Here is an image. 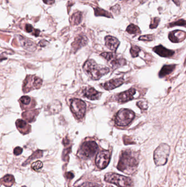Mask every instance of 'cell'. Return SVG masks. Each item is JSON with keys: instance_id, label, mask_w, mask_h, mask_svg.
I'll list each match as a JSON object with an SVG mask.
<instances>
[{"instance_id": "obj_41", "label": "cell", "mask_w": 186, "mask_h": 187, "mask_svg": "<svg viewBox=\"0 0 186 187\" xmlns=\"http://www.w3.org/2000/svg\"><path fill=\"white\" fill-rule=\"evenodd\" d=\"M173 1H174V2L176 3V5H177V6H179L180 4V2L179 0H173Z\"/></svg>"}, {"instance_id": "obj_37", "label": "cell", "mask_w": 186, "mask_h": 187, "mask_svg": "<svg viewBox=\"0 0 186 187\" xmlns=\"http://www.w3.org/2000/svg\"><path fill=\"white\" fill-rule=\"evenodd\" d=\"M22 152H23V148H21L20 147H17L14 148V154L15 155H19L21 154Z\"/></svg>"}, {"instance_id": "obj_11", "label": "cell", "mask_w": 186, "mask_h": 187, "mask_svg": "<svg viewBox=\"0 0 186 187\" xmlns=\"http://www.w3.org/2000/svg\"><path fill=\"white\" fill-rule=\"evenodd\" d=\"M186 38V33L181 30H175L169 33V38L173 43L182 42Z\"/></svg>"}, {"instance_id": "obj_14", "label": "cell", "mask_w": 186, "mask_h": 187, "mask_svg": "<svg viewBox=\"0 0 186 187\" xmlns=\"http://www.w3.org/2000/svg\"><path fill=\"white\" fill-rule=\"evenodd\" d=\"M105 46L112 52H116L120 45V41L116 38L108 36L105 38Z\"/></svg>"}, {"instance_id": "obj_33", "label": "cell", "mask_w": 186, "mask_h": 187, "mask_svg": "<svg viewBox=\"0 0 186 187\" xmlns=\"http://www.w3.org/2000/svg\"><path fill=\"white\" fill-rule=\"evenodd\" d=\"M137 106L142 110H146L148 108V105H147V103L146 102L144 101H139L137 102Z\"/></svg>"}, {"instance_id": "obj_6", "label": "cell", "mask_w": 186, "mask_h": 187, "mask_svg": "<svg viewBox=\"0 0 186 187\" xmlns=\"http://www.w3.org/2000/svg\"><path fill=\"white\" fill-rule=\"evenodd\" d=\"M134 117L135 113L132 110L122 108L117 113L115 122L117 126H127L132 122Z\"/></svg>"}, {"instance_id": "obj_16", "label": "cell", "mask_w": 186, "mask_h": 187, "mask_svg": "<svg viewBox=\"0 0 186 187\" xmlns=\"http://www.w3.org/2000/svg\"><path fill=\"white\" fill-rule=\"evenodd\" d=\"M19 40L21 43L22 47L24 49H26L29 51H34L36 49V46L34 42H32L31 40H29L28 38H25L20 36Z\"/></svg>"}, {"instance_id": "obj_21", "label": "cell", "mask_w": 186, "mask_h": 187, "mask_svg": "<svg viewBox=\"0 0 186 187\" xmlns=\"http://www.w3.org/2000/svg\"><path fill=\"white\" fill-rule=\"evenodd\" d=\"M42 156H43V151L40 150H38L37 151L34 152L32 154V155L29 157L28 159L25 163H23V166H26V165L29 164L31 161H32V160L35 159H37V158H41V157H42Z\"/></svg>"}, {"instance_id": "obj_28", "label": "cell", "mask_w": 186, "mask_h": 187, "mask_svg": "<svg viewBox=\"0 0 186 187\" xmlns=\"http://www.w3.org/2000/svg\"><path fill=\"white\" fill-rule=\"evenodd\" d=\"M101 56L104 57L108 61H110L112 60V59L114 58L115 56H116L115 54L112 53H108V52H104L100 54Z\"/></svg>"}, {"instance_id": "obj_35", "label": "cell", "mask_w": 186, "mask_h": 187, "mask_svg": "<svg viewBox=\"0 0 186 187\" xmlns=\"http://www.w3.org/2000/svg\"><path fill=\"white\" fill-rule=\"evenodd\" d=\"M123 142H124V143L126 145H132V144H135V143L132 140V139L129 137H128V136H125L124 137H123Z\"/></svg>"}, {"instance_id": "obj_27", "label": "cell", "mask_w": 186, "mask_h": 187, "mask_svg": "<svg viewBox=\"0 0 186 187\" xmlns=\"http://www.w3.org/2000/svg\"><path fill=\"white\" fill-rule=\"evenodd\" d=\"M43 164L42 161H37L32 164L31 167L35 171H40L41 170V168L43 167Z\"/></svg>"}, {"instance_id": "obj_8", "label": "cell", "mask_w": 186, "mask_h": 187, "mask_svg": "<svg viewBox=\"0 0 186 187\" xmlns=\"http://www.w3.org/2000/svg\"><path fill=\"white\" fill-rule=\"evenodd\" d=\"M42 84V80L35 76H28L23 82V91L28 92L31 90L39 89Z\"/></svg>"}, {"instance_id": "obj_20", "label": "cell", "mask_w": 186, "mask_h": 187, "mask_svg": "<svg viewBox=\"0 0 186 187\" xmlns=\"http://www.w3.org/2000/svg\"><path fill=\"white\" fill-rule=\"evenodd\" d=\"M82 20V13L81 12H77L73 14L70 19V23L72 25H78L81 23Z\"/></svg>"}, {"instance_id": "obj_24", "label": "cell", "mask_w": 186, "mask_h": 187, "mask_svg": "<svg viewBox=\"0 0 186 187\" xmlns=\"http://www.w3.org/2000/svg\"><path fill=\"white\" fill-rule=\"evenodd\" d=\"M25 30L28 33H32L33 35L38 36L40 35V31L39 30L34 29L32 26L30 24H26L25 26Z\"/></svg>"}, {"instance_id": "obj_42", "label": "cell", "mask_w": 186, "mask_h": 187, "mask_svg": "<svg viewBox=\"0 0 186 187\" xmlns=\"http://www.w3.org/2000/svg\"><path fill=\"white\" fill-rule=\"evenodd\" d=\"M107 187H112V186H110V185H108V186H107Z\"/></svg>"}, {"instance_id": "obj_43", "label": "cell", "mask_w": 186, "mask_h": 187, "mask_svg": "<svg viewBox=\"0 0 186 187\" xmlns=\"http://www.w3.org/2000/svg\"><path fill=\"white\" fill-rule=\"evenodd\" d=\"M26 187V186H25V185H24V186H23V187Z\"/></svg>"}, {"instance_id": "obj_39", "label": "cell", "mask_w": 186, "mask_h": 187, "mask_svg": "<svg viewBox=\"0 0 186 187\" xmlns=\"http://www.w3.org/2000/svg\"><path fill=\"white\" fill-rule=\"evenodd\" d=\"M43 1L47 5H52L55 2V0H43Z\"/></svg>"}, {"instance_id": "obj_25", "label": "cell", "mask_w": 186, "mask_h": 187, "mask_svg": "<svg viewBox=\"0 0 186 187\" xmlns=\"http://www.w3.org/2000/svg\"><path fill=\"white\" fill-rule=\"evenodd\" d=\"M141 51L139 47L137 46H133L130 49V53L131 55L133 58H136L139 55L140 52Z\"/></svg>"}, {"instance_id": "obj_26", "label": "cell", "mask_w": 186, "mask_h": 187, "mask_svg": "<svg viewBox=\"0 0 186 187\" xmlns=\"http://www.w3.org/2000/svg\"><path fill=\"white\" fill-rule=\"evenodd\" d=\"M185 26L186 27V21L184 19H180L179 20L176 21H175L173 23L169 24L168 27H173V26Z\"/></svg>"}, {"instance_id": "obj_4", "label": "cell", "mask_w": 186, "mask_h": 187, "mask_svg": "<svg viewBox=\"0 0 186 187\" xmlns=\"http://www.w3.org/2000/svg\"><path fill=\"white\" fill-rule=\"evenodd\" d=\"M105 180L119 187H132L133 185V180L130 178L117 173H107L105 176Z\"/></svg>"}, {"instance_id": "obj_7", "label": "cell", "mask_w": 186, "mask_h": 187, "mask_svg": "<svg viewBox=\"0 0 186 187\" xmlns=\"http://www.w3.org/2000/svg\"><path fill=\"white\" fill-rule=\"evenodd\" d=\"M86 105L83 101L74 98L71 100L70 110L78 120H82L86 112Z\"/></svg>"}, {"instance_id": "obj_15", "label": "cell", "mask_w": 186, "mask_h": 187, "mask_svg": "<svg viewBox=\"0 0 186 187\" xmlns=\"http://www.w3.org/2000/svg\"><path fill=\"white\" fill-rule=\"evenodd\" d=\"M153 50L159 56L164 57V58L171 57L175 53L173 50L167 49L166 48L163 47L161 45L154 47L153 48Z\"/></svg>"}, {"instance_id": "obj_9", "label": "cell", "mask_w": 186, "mask_h": 187, "mask_svg": "<svg viewBox=\"0 0 186 187\" xmlns=\"http://www.w3.org/2000/svg\"><path fill=\"white\" fill-rule=\"evenodd\" d=\"M110 153L108 150H102L99 152L95 158V164L101 170L107 167L110 160Z\"/></svg>"}, {"instance_id": "obj_40", "label": "cell", "mask_w": 186, "mask_h": 187, "mask_svg": "<svg viewBox=\"0 0 186 187\" xmlns=\"http://www.w3.org/2000/svg\"><path fill=\"white\" fill-rule=\"evenodd\" d=\"M47 41L45 40H42L40 42V45L41 47H45L46 45L49 43H47Z\"/></svg>"}, {"instance_id": "obj_34", "label": "cell", "mask_w": 186, "mask_h": 187, "mask_svg": "<svg viewBox=\"0 0 186 187\" xmlns=\"http://www.w3.org/2000/svg\"><path fill=\"white\" fill-rule=\"evenodd\" d=\"M20 101L21 103L26 105H28L29 103H30L31 98L28 96H22L20 99Z\"/></svg>"}, {"instance_id": "obj_38", "label": "cell", "mask_w": 186, "mask_h": 187, "mask_svg": "<svg viewBox=\"0 0 186 187\" xmlns=\"http://www.w3.org/2000/svg\"><path fill=\"white\" fill-rule=\"evenodd\" d=\"M66 178H67V179L72 180V179H73V178H74V176L73 175V173L70 172H68L66 173Z\"/></svg>"}, {"instance_id": "obj_30", "label": "cell", "mask_w": 186, "mask_h": 187, "mask_svg": "<svg viewBox=\"0 0 186 187\" xmlns=\"http://www.w3.org/2000/svg\"><path fill=\"white\" fill-rule=\"evenodd\" d=\"M78 187H102V185L97 183L86 182L84 183Z\"/></svg>"}, {"instance_id": "obj_2", "label": "cell", "mask_w": 186, "mask_h": 187, "mask_svg": "<svg viewBox=\"0 0 186 187\" xmlns=\"http://www.w3.org/2000/svg\"><path fill=\"white\" fill-rule=\"evenodd\" d=\"M84 72L93 80H98L109 72V69L106 66L98 65L93 60L86 61L83 66Z\"/></svg>"}, {"instance_id": "obj_22", "label": "cell", "mask_w": 186, "mask_h": 187, "mask_svg": "<svg viewBox=\"0 0 186 187\" xmlns=\"http://www.w3.org/2000/svg\"><path fill=\"white\" fill-rule=\"evenodd\" d=\"M95 16H104L108 18H112V15L111 13L98 7H96L95 8Z\"/></svg>"}, {"instance_id": "obj_19", "label": "cell", "mask_w": 186, "mask_h": 187, "mask_svg": "<svg viewBox=\"0 0 186 187\" xmlns=\"http://www.w3.org/2000/svg\"><path fill=\"white\" fill-rule=\"evenodd\" d=\"M87 39L84 36H79L78 37L76 38L74 42L73 43L72 45H74V48H80V47L84 46L87 43Z\"/></svg>"}, {"instance_id": "obj_18", "label": "cell", "mask_w": 186, "mask_h": 187, "mask_svg": "<svg viewBox=\"0 0 186 187\" xmlns=\"http://www.w3.org/2000/svg\"><path fill=\"white\" fill-rule=\"evenodd\" d=\"M15 182L14 176L12 175H7L1 179V183L5 187H11Z\"/></svg>"}, {"instance_id": "obj_36", "label": "cell", "mask_w": 186, "mask_h": 187, "mask_svg": "<svg viewBox=\"0 0 186 187\" xmlns=\"http://www.w3.org/2000/svg\"><path fill=\"white\" fill-rule=\"evenodd\" d=\"M120 9H121L120 6L119 5H116L114 6V7H112L111 10H112V12H114V13H115L116 14H118L120 13Z\"/></svg>"}, {"instance_id": "obj_32", "label": "cell", "mask_w": 186, "mask_h": 187, "mask_svg": "<svg viewBox=\"0 0 186 187\" xmlns=\"http://www.w3.org/2000/svg\"><path fill=\"white\" fill-rule=\"evenodd\" d=\"M154 38V35H147L142 36L139 38V40L144 41H151Z\"/></svg>"}, {"instance_id": "obj_1", "label": "cell", "mask_w": 186, "mask_h": 187, "mask_svg": "<svg viewBox=\"0 0 186 187\" xmlns=\"http://www.w3.org/2000/svg\"><path fill=\"white\" fill-rule=\"evenodd\" d=\"M138 164L139 160L137 153L130 150H126L122 152L117 168L125 173L133 174L137 170Z\"/></svg>"}, {"instance_id": "obj_29", "label": "cell", "mask_w": 186, "mask_h": 187, "mask_svg": "<svg viewBox=\"0 0 186 187\" xmlns=\"http://www.w3.org/2000/svg\"><path fill=\"white\" fill-rule=\"evenodd\" d=\"M16 127L19 129H25L26 126H27V123L26 122L23 120H16Z\"/></svg>"}, {"instance_id": "obj_31", "label": "cell", "mask_w": 186, "mask_h": 187, "mask_svg": "<svg viewBox=\"0 0 186 187\" xmlns=\"http://www.w3.org/2000/svg\"><path fill=\"white\" fill-rule=\"evenodd\" d=\"M159 21H160V19L158 17L154 18V19H152L150 25V28H156L158 26L159 23Z\"/></svg>"}, {"instance_id": "obj_10", "label": "cell", "mask_w": 186, "mask_h": 187, "mask_svg": "<svg viewBox=\"0 0 186 187\" xmlns=\"http://www.w3.org/2000/svg\"><path fill=\"white\" fill-rule=\"evenodd\" d=\"M135 93L136 90L135 89L133 88L129 89L127 91H124L117 95L115 97V100L117 102L121 103L128 102L134 98V95H135Z\"/></svg>"}, {"instance_id": "obj_5", "label": "cell", "mask_w": 186, "mask_h": 187, "mask_svg": "<svg viewBox=\"0 0 186 187\" xmlns=\"http://www.w3.org/2000/svg\"><path fill=\"white\" fill-rule=\"evenodd\" d=\"M97 144L94 141H87L84 142L80 148L78 155L81 159H90L93 157L98 150Z\"/></svg>"}, {"instance_id": "obj_3", "label": "cell", "mask_w": 186, "mask_h": 187, "mask_svg": "<svg viewBox=\"0 0 186 187\" xmlns=\"http://www.w3.org/2000/svg\"><path fill=\"white\" fill-rule=\"evenodd\" d=\"M170 148L166 143H162L154 152V161L157 166H163L167 163Z\"/></svg>"}, {"instance_id": "obj_13", "label": "cell", "mask_w": 186, "mask_h": 187, "mask_svg": "<svg viewBox=\"0 0 186 187\" xmlns=\"http://www.w3.org/2000/svg\"><path fill=\"white\" fill-rule=\"evenodd\" d=\"M125 80H123V78H115V79L110 80L109 81L105 82L102 85L105 89L107 90H110L120 87L122 84H123Z\"/></svg>"}, {"instance_id": "obj_17", "label": "cell", "mask_w": 186, "mask_h": 187, "mask_svg": "<svg viewBox=\"0 0 186 187\" xmlns=\"http://www.w3.org/2000/svg\"><path fill=\"white\" fill-rule=\"evenodd\" d=\"M175 68V65L164 66L159 73V77L162 78L165 77L167 75H169L174 71Z\"/></svg>"}, {"instance_id": "obj_23", "label": "cell", "mask_w": 186, "mask_h": 187, "mask_svg": "<svg viewBox=\"0 0 186 187\" xmlns=\"http://www.w3.org/2000/svg\"><path fill=\"white\" fill-rule=\"evenodd\" d=\"M126 31L127 33H130V34H134V35H137L138 33H140L139 27L136 26L134 24H130L127 27L126 29Z\"/></svg>"}, {"instance_id": "obj_12", "label": "cell", "mask_w": 186, "mask_h": 187, "mask_svg": "<svg viewBox=\"0 0 186 187\" xmlns=\"http://www.w3.org/2000/svg\"><path fill=\"white\" fill-rule=\"evenodd\" d=\"M102 93H100L92 87H87L83 90V95L86 98L91 100H98L100 98Z\"/></svg>"}]
</instances>
